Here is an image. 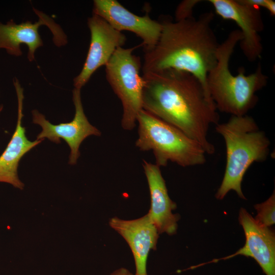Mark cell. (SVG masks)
Masks as SVG:
<instances>
[{"label": "cell", "mask_w": 275, "mask_h": 275, "mask_svg": "<svg viewBox=\"0 0 275 275\" xmlns=\"http://www.w3.org/2000/svg\"><path fill=\"white\" fill-rule=\"evenodd\" d=\"M136 121L139 138L135 146L142 151L152 150L157 166H167L169 161L183 167L205 163L203 148L177 128L143 109Z\"/></svg>", "instance_id": "cell-5"}, {"label": "cell", "mask_w": 275, "mask_h": 275, "mask_svg": "<svg viewBox=\"0 0 275 275\" xmlns=\"http://www.w3.org/2000/svg\"><path fill=\"white\" fill-rule=\"evenodd\" d=\"M257 214L255 219L260 224L269 227L275 223V194L272 195L265 202L254 206Z\"/></svg>", "instance_id": "cell-16"}, {"label": "cell", "mask_w": 275, "mask_h": 275, "mask_svg": "<svg viewBox=\"0 0 275 275\" xmlns=\"http://www.w3.org/2000/svg\"><path fill=\"white\" fill-rule=\"evenodd\" d=\"M18 100V116L16 127L11 140L5 151L0 156V182L12 184L15 187L22 189L23 183L19 180L17 168L20 159L42 140L31 141L25 135V129L21 125L23 115V90L16 77L13 79Z\"/></svg>", "instance_id": "cell-15"}, {"label": "cell", "mask_w": 275, "mask_h": 275, "mask_svg": "<svg viewBox=\"0 0 275 275\" xmlns=\"http://www.w3.org/2000/svg\"><path fill=\"white\" fill-rule=\"evenodd\" d=\"M3 109V104H1L0 105V113L2 111Z\"/></svg>", "instance_id": "cell-20"}, {"label": "cell", "mask_w": 275, "mask_h": 275, "mask_svg": "<svg viewBox=\"0 0 275 275\" xmlns=\"http://www.w3.org/2000/svg\"><path fill=\"white\" fill-rule=\"evenodd\" d=\"M215 128L224 139L226 150L224 175L215 197L222 200L228 192L234 190L240 198L246 199L241 189L244 175L253 163L266 160L270 142L248 115L231 116L227 122L215 125Z\"/></svg>", "instance_id": "cell-4"}, {"label": "cell", "mask_w": 275, "mask_h": 275, "mask_svg": "<svg viewBox=\"0 0 275 275\" xmlns=\"http://www.w3.org/2000/svg\"><path fill=\"white\" fill-rule=\"evenodd\" d=\"M34 11L39 17L35 23L26 21L17 24L13 19L6 24L0 22V49H5L11 56L19 57L22 54L20 45L25 44L28 47V59L30 62L34 61L36 50L43 46L39 33L42 25H47L51 30L56 45L61 46L67 43V36L59 25L42 12L35 9Z\"/></svg>", "instance_id": "cell-8"}, {"label": "cell", "mask_w": 275, "mask_h": 275, "mask_svg": "<svg viewBox=\"0 0 275 275\" xmlns=\"http://www.w3.org/2000/svg\"><path fill=\"white\" fill-rule=\"evenodd\" d=\"M109 226L118 232L129 246L134 260V275H148L147 261L151 250L156 249L159 233L148 214L134 219L114 217Z\"/></svg>", "instance_id": "cell-13"}, {"label": "cell", "mask_w": 275, "mask_h": 275, "mask_svg": "<svg viewBox=\"0 0 275 275\" xmlns=\"http://www.w3.org/2000/svg\"><path fill=\"white\" fill-rule=\"evenodd\" d=\"M143 109L177 128L213 154L208 139L212 124L219 116L214 103L201 82L182 71L166 69L143 74Z\"/></svg>", "instance_id": "cell-1"}, {"label": "cell", "mask_w": 275, "mask_h": 275, "mask_svg": "<svg viewBox=\"0 0 275 275\" xmlns=\"http://www.w3.org/2000/svg\"><path fill=\"white\" fill-rule=\"evenodd\" d=\"M215 13L224 19L234 21L239 28L242 38L240 47L248 61L260 58L262 52L260 32L264 23L260 8L247 5L241 0H209Z\"/></svg>", "instance_id": "cell-10"}, {"label": "cell", "mask_w": 275, "mask_h": 275, "mask_svg": "<svg viewBox=\"0 0 275 275\" xmlns=\"http://www.w3.org/2000/svg\"><path fill=\"white\" fill-rule=\"evenodd\" d=\"M93 14L107 21L114 29L131 32L142 40L144 52L157 43L162 31V24L152 19L148 13L138 16L116 0H94Z\"/></svg>", "instance_id": "cell-11"}, {"label": "cell", "mask_w": 275, "mask_h": 275, "mask_svg": "<svg viewBox=\"0 0 275 275\" xmlns=\"http://www.w3.org/2000/svg\"><path fill=\"white\" fill-rule=\"evenodd\" d=\"M80 90L74 88L72 91V100L75 106V115L70 122L58 125L51 124L45 116L36 109L32 112L33 122L39 125L42 131L37 136V140L45 138L59 144L63 139L70 148L69 164L74 165L80 156L79 148L82 141L91 135L100 136L101 132L89 122L84 111Z\"/></svg>", "instance_id": "cell-7"}, {"label": "cell", "mask_w": 275, "mask_h": 275, "mask_svg": "<svg viewBox=\"0 0 275 275\" xmlns=\"http://www.w3.org/2000/svg\"><path fill=\"white\" fill-rule=\"evenodd\" d=\"M247 5L266 9L272 16L275 15V2L272 0H241Z\"/></svg>", "instance_id": "cell-18"}, {"label": "cell", "mask_w": 275, "mask_h": 275, "mask_svg": "<svg viewBox=\"0 0 275 275\" xmlns=\"http://www.w3.org/2000/svg\"><path fill=\"white\" fill-rule=\"evenodd\" d=\"M141 46L118 48L105 66L106 80L122 104L121 125L127 130L134 128L138 114L143 109L144 80L140 75L142 65L139 57L133 53Z\"/></svg>", "instance_id": "cell-6"}, {"label": "cell", "mask_w": 275, "mask_h": 275, "mask_svg": "<svg viewBox=\"0 0 275 275\" xmlns=\"http://www.w3.org/2000/svg\"><path fill=\"white\" fill-rule=\"evenodd\" d=\"M201 1L185 0L181 2L177 6L175 13V21H179L191 17L194 7Z\"/></svg>", "instance_id": "cell-17"}, {"label": "cell", "mask_w": 275, "mask_h": 275, "mask_svg": "<svg viewBox=\"0 0 275 275\" xmlns=\"http://www.w3.org/2000/svg\"><path fill=\"white\" fill-rule=\"evenodd\" d=\"M143 168L149 188L151 204L147 213L159 234L176 233L178 214L172 213L176 204L170 198L160 167L143 160Z\"/></svg>", "instance_id": "cell-14"}, {"label": "cell", "mask_w": 275, "mask_h": 275, "mask_svg": "<svg viewBox=\"0 0 275 275\" xmlns=\"http://www.w3.org/2000/svg\"><path fill=\"white\" fill-rule=\"evenodd\" d=\"M213 18L214 14L208 12L198 18L161 21L158 41L145 51L143 73L170 69L185 71L195 76L210 95L207 76L216 64L219 44L211 27Z\"/></svg>", "instance_id": "cell-2"}, {"label": "cell", "mask_w": 275, "mask_h": 275, "mask_svg": "<svg viewBox=\"0 0 275 275\" xmlns=\"http://www.w3.org/2000/svg\"><path fill=\"white\" fill-rule=\"evenodd\" d=\"M242 38L240 30H234L219 44L216 64L208 72L206 80L216 109L236 116L247 115L255 107L258 101L256 93L266 86L268 80L260 64L248 75L243 67H239L237 75L231 73L230 58Z\"/></svg>", "instance_id": "cell-3"}, {"label": "cell", "mask_w": 275, "mask_h": 275, "mask_svg": "<svg viewBox=\"0 0 275 275\" xmlns=\"http://www.w3.org/2000/svg\"><path fill=\"white\" fill-rule=\"evenodd\" d=\"M110 275H134L129 270L125 268H120L116 269Z\"/></svg>", "instance_id": "cell-19"}, {"label": "cell", "mask_w": 275, "mask_h": 275, "mask_svg": "<svg viewBox=\"0 0 275 275\" xmlns=\"http://www.w3.org/2000/svg\"><path fill=\"white\" fill-rule=\"evenodd\" d=\"M238 219L245 236L244 245L230 256L212 260L208 263L240 255L254 259L266 275H275L274 232L258 223L243 208L240 209Z\"/></svg>", "instance_id": "cell-12"}, {"label": "cell", "mask_w": 275, "mask_h": 275, "mask_svg": "<svg viewBox=\"0 0 275 275\" xmlns=\"http://www.w3.org/2000/svg\"><path fill=\"white\" fill-rule=\"evenodd\" d=\"M87 24L91 34L90 47L81 71L73 79L74 88L80 89L99 67L107 64L116 50L126 41L123 33L98 15L93 14L88 18Z\"/></svg>", "instance_id": "cell-9"}]
</instances>
